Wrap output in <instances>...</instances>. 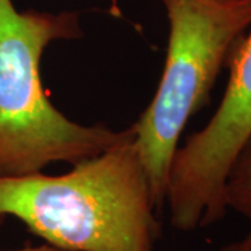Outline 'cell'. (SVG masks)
I'll list each match as a JSON object with an SVG mask.
<instances>
[{"label":"cell","instance_id":"obj_1","mask_svg":"<svg viewBox=\"0 0 251 251\" xmlns=\"http://www.w3.org/2000/svg\"><path fill=\"white\" fill-rule=\"evenodd\" d=\"M156 212L131 127L64 175L0 177V225L13 216L62 251H153Z\"/></svg>","mask_w":251,"mask_h":251},{"label":"cell","instance_id":"obj_2","mask_svg":"<svg viewBox=\"0 0 251 251\" xmlns=\"http://www.w3.org/2000/svg\"><path fill=\"white\" fill-rule=\"evenodd\" d=\"M82 36L73 11H18L0 0V177L39 173L54 162L78 163L119 144L128 128L80 125L50 102L41 60L56 41Z\"/></svg>","mask_w":251,"mask_h":251},{"label":"cell","instance_id":"obj_3","mask_svg":"<svg viewBox=\"0 0 251 251\" xmlns=\"http://www.w3.org/2000/svg\"><path fill=\"white\" fill-rule=\"evenodd\" d=\"M169 38L152 100L131 126L156 209L188 120L205 106L230 52L251 27V0H162Z\"/></svg>","mask_w":251,"mask_h":251},{"label":"cell","instance_id":"obj_4","mask_svg":"<svg viewBox=\"0 0 251 251\" xmlns=\"http://www.w3.org/2000/svg\"><path fill=\"white\" fill-rule=\"evenodd\" d=\"M237 41L226 66L229 81L222 100L201 130L179 145L172 159L165 204L171 224L194 232L224 219L229 211L225 183L251 138V27Z\"/></svg>","mask_w":251,"mask_h":251},{"label":"cell","instance_id":"obj_5","mask_svg":"<svg viewBox=\"0 0 251 251\" xmlns=\"http://www.w3.org/2000/svg\"><path fill=\"white\" fill-rule=\"evenodd\" d=\"M227 209H233L251 222V138L234 159L225 183Z\"/></svg>","mask_w":251,"mask_h":251},{"label":"cell","instance_id":"obj_6","mask_svg":"<svg viewBox=\"0 0 251 251\" xmlns=\"http://www.w3.org/2000/svg\"><path fill=\"white\" fill-rule=\"evenodd\" d=\"M219 251H251V233L246 234L236 242L226 244Z\"/></svg>","mask_w":251,"mask_h":251},{"label":"cell","instance_id":"obj_7","mask_svg":"<svg viewBox=\"0 0 251 251\" xmlns=\"http://www.w3.org/2000/svg\"><path fill=\"white\" fill-rule=\"evenodd\" d=\"M3 251V250H0ZM6 251H62L59 249H56L50 244H41V246H36V247H24V249H20V250H6Z\"/></svg>","mask_w":251,"mask_h":251},{"label":"cell","instance_id":"obj_8","mask_svg":"<svg viewBox=\"0 0 251 251\" xmlns=\"http://www.w3.org/2000/svg\"><path fill=\"white\" fill-rule=\"evenodd\" d=\"M110 1H112V3H113V4H115V6H116V3H117V0H110Z\"/></svg>","mask_w":251,"mask_h":251}]
</instances>
